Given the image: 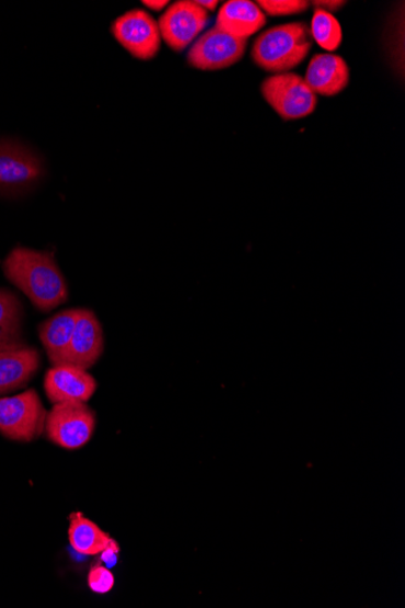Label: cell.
I'll return each mask as SVG.
<instances>
[{"label": "cell", "instance_id": "cell-1", "mask_svg": "<svg viewBox=\"0 0 405 608\" xmlns=\"http://www.w3.org/2000/svg\"><path fill=\"white\" fill-rule=\"evenodd\" d=\"M3 272L37 310L51 311L69 299L66 279L51 253L15 248L4 261Z\"/></svg>", "mask_w": 405, "mask_h": 608}, {"label": "cell", "instance_id": "cell-2", "mask_svg": "<svg viewBox=\"0 0 405 608\" xmlns=\"http://www.w3.org/2000/svg\"><path fill=\"white\" fill-rule=\"evenodd\" d=\"M312 47L306 22H291L263 32L254 42L252 59L266 72L284 74L303 62Z\"/></svg>", "mask_w": 405, "mask_h": 608}, {"label": "cell", "instance_id": "cell-3", "mask_svg": "<svg viewBox=\"0 0 405 608\" xmlns=\"http://www.w3.org/2000/svg\"><path fill=\"white\" fill-rule=\"evenodd\" d=\"M47 414L35 389L0 399V434L13 441H35L44 432Z\"/></svg>", "mask_w": 405, "mask_h": 608}, {"label": "cell", "instance_id": "cell-4", "mask_svg": "<svg viewBox=\"0 0 405 608\" xmlns=\"http://www.w3.org/2000/svg\"><path fill=\"white\" fill-rule=\"evenodd\" d=\"M95 426V412L85 402H62L47 414L44 432L55 445L73 450L90 441Z\"/></svg>", "mask_w": 405, "mask_h": 608}, {"label": "cell", "instance_id": "cell-5", "mask_svg": "<svg viewBox=\"0 0 405 608\" xmlns=\"http://www.w3.org/2000/svg\"><path fill=\"white\" fill-rule=\"evenodd\" d=\"M262 93L267 104L285 121H294L313 114L317 96L305 80L296 73L274 74L266 78Z\"/></svg>", "mask_w": 405, "mask_h": 608}, {"label": "cell", "instance_id": "cell-6", "mask_svg": "<svg viewBox=\"0 0 405 608\" xmlns=\"http://www.w3.org/2000/svg\"><path fill=\"white\" fill-rule=\"evenodd\" d=\"M44 167L39 157L13 141H0V194L19 195L39 183Z\"/></svg>", "mask_w": 405, "mask_h": 608}, {"label": "cell", "instance_id": "cell-7", "mask_svg": "<svg viewBox=\"0 0 405 608\" xmlns=\"http://www.w3.org/2000/svg\"><path fill=\"white\" fill-rule=\"evenodd\" d=\"M246 47L247 39L234 37L216 26L195 42L187 60L201 71L223 70L241 61Z\"/></svg>", "mask_w": 405, "mask_h": 608}, {"label": "cell", "instance_id": "cell-8", "mask_svg": "<svg viewBox=\"0 0 405 608\" xmlns=\"http://www.w3.org/2000/svg\"><path fill=\"white\" fill-rule=\"evenodd\" d=\"M112 32L134 58L151 60L160 51V26L143 10L135 9L118 18L112 26Z\"/></svg>", "mask_w": 405, "mask_h": 608}, {"label": "cell", "instance_id": "cell-9", "mask_svg": "<svg viewBox=\"0 0 405 608\" xmlns=\"http://www.w3.org/2000/svg\"><path fill=\"white\" fill-rule=\"evenodd\" d=\"M209 21L208 11L196 2L180 0L169 7L161 16L159 26L161 36L173 50L184 51L190 43L206 28Z\"/></svg>", "mask_w": 405, "mask_h": 608}, {"label": "cell", "instance_id": "cell-10", "mask_svg": "<svg viewBox=\"0 0 405 608\" xmlns=\"http://www.w3.org/2000/svg\"><path fill=\"white\" fill-rule=\"evenodd\" d=\"M44 389L54 404L88 402L94 395L97 382L86 369L73 365H60L47 371Z\"/></svg>", "mask_w": 405, "mask_h": 608}, {"label": "cell", "instance_id": "cell-11", "mask_svg": "<svg viewBox=\"0 0 405 608\" xmlns=\"http://www.w3.org/2000/svg\"><path fill=\"white\" fill-rule=\"evenodd\" d=\"M104 331L92 310L82 309L76 323L65 365L83 369L93 367L104 354Z\"/></svg>", "mask_w": 405, "mask_h": 608}, {"label": "cell", "instance_id": "cell-12", "mask_svg": "<svg viewBox=\"0 0 405 608\" xmlns=\"http://www.w3.org/2000/svg\"><path fill=\"white\" fill-rule=\"evenodd\" d=\"M40 363L37 348L25 344L0 352V395L26 387Z\"/></svg>", "mask_w": 405, "mask_h": 608}, {"label": "cell", "instance_id": "cell-13", "mask_svg": "<svg viewBox=\"0 0 405 608\" xmlns=\"http://www.w3.org/2000/svg\"><path fill=\"white\" fill-rule=\"evenodd\" d=\"M314 94L334 96L350 83V69L342 56L314 55L303 78Z\"/></svg>", "mask_w": 405, "mask_h": 608}, {"label": "cell", "instance_id": "cell-14", "mask_svg": "<svg viewBox=\"0 0 405 608\" xmlns=\"http://www.w3.org/2000/svg\"><path fill=\"white\" fill-rule=\"evenodd\" d=\"M82 309H67L39 325L40 342L54 366L65 365L78 318Z\"/></svg>", "mask_w": 405, "mask_h": 608}, {"label": "cell", "instance_id": "cell-15", "mask_svg": "<svg viewBox=\"0 0 405 608\" xmlns=\"http://www.w3.org/2000/svg\"><path fill=\"white\" fill-rule=\"evenodd\" d=\"M266 25V16L250 0H231L224 3L217 18V27L230 35L247 39Z\"/></svg>", "mask_w": 405, "mask_h": 608}, {"label": "cell", "instance_id": "cell-16", "mask_svg": "<svg viewBox=\"0 0 405 608\" xmlns=\"http://www.w3.org/2000/svg\"><path fill=\"white\" fill-rule=\"evenodd\" d=\"M24 314V306L15 292L0 288V352L25 344L22 341Z\"/></svg>", "mask_w": 405, "mask_h": 608}, {"label": "cell", "instance_id": "cell-17", "mask_svg": "<svg viewBox=\"0 0 405 608\" xmlns=\"http://www.w3.org/2000/svg\"><path fill=\"white\" fill-rule=\"evenodd\" d=\"M69 538L70 544L77 553L86 557L99 555L112 539L96 524L86 519L82 513H73L70 516Z\"/></svg>", "mask_w": 405, "mask_h": 608}, {"label": "cell", "instance_id": "cell-18", "mask_svg": "<svg viewBox=\"0 0 405 608\" xmlns=\"http://www.w3.org/2000/svg\"><path fill=\"white\" fill-rule=\"evenodd\" d=\"M311 35L321 48L335 51L343 42V30L333 14L316 9L311 24Z\"/></svg>", "mask_w": 405, "mask_h": 608}, {"label": "cell", "instance_id": "cell-19", "mask_svg": "<svg viewBox=\"0 0 405 608\" xmlns=\"http://www.w3.org/2000/svg\"><path fill=\"white\" fill-rule=\"evenodd\" d=\"M258 8H262L269 16H290V15H299L301 13H305V11L310 7V2L306 0H282V2H277V0H261L257 2Z\"/></svg>", "mask_w": 405, "mask_h": 608}, {"label": "cell", "instance_id": "cell-20", "mask_svg": "<svg viewBox=\"0 0 405 608\" xmlns=\"http://www.w3.org/2000/svg\"><path fill=\"white\" fill-rule=\"evenodd\" d=\"M114 573L106 566L95 565L88 574L89 588L96 594H107L115 587Z\"/></svg>", "mask_w": 405, "mask_h": 608}, {"label": "cell", "instance_id": "cell-21", "mask_svg": "<svg viewBox=\"0 0 405 608\" xmlns=\"http://www.w3.org/2000/svg\"><path fill=\"white\" fill-rule=\"evenodd\" d=\"M119 550V544L112 538L108 546L99 554L101 562H104L107 569L115 567L118 564Z\"/></svg>", "mask_w": 405, "mask_h": 608}, {"label": "cell", "instance_id": "cell-22", "mask_svg": "<svg viewBox=\"0 0 405 608\" xmlns=\"http://www.w3.org/2000/svg\"><path fill=\"white\" fill-rule=\"evenodd\" d=\"M310 4L333 14L335 11L340 10L346 2H340V0H320V2H312Z\"/></svg>", "mask_w": 405, "mask_h": 608}, {"label": "cell", "instance_id": "cell-23", "mask_svg": "<svg viewBox=\"0 0 405 608\" xmlns=\"http://www.w3.org/2000/svg\"><path fill=\"white\" fill-rule=\"evenodd\" d=\"M196 3L207 11L216 10L219 4V2H208V0H198Z\"/></svg>", "mask_w": 405, "mask_h": 608}, {"label": "cell", "instance_id": "cell-24", "mask_svg": "<svg viewBox=\"0 0 405 608\" xmlns=\"http://www.w3.org/2000/svg\"><path fill=\"white\" fill-rule=\"evenodd\" d=\"M143 4L152 10L161 11L169 4V2H164V0H162V2H150V0H148V2H143Z\"/></svg>", "mask_w": 405, "mask_h": 608}]
</instances>
